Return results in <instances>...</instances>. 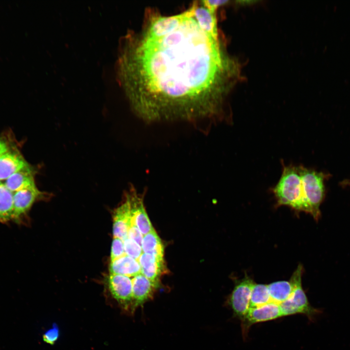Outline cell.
I'll use <instances>...</instances> for the list:
<instances>
[{
  "mask_svg": "<svg viewBox=\"0 0 350 350\" xmlns=\"http://www.w3.org/2000/svg\"><path fill=\"white\" fill-rule=\"evenodd\" d=\"M188 10L176 29L158 38L143 33L120 57V82L144 121H192L221 109L235 69Z\"/></svg>",
  "mask_w": 350,
  "mask_h": 350,
  "instance_id": "obj_1",
  "label": "cell"
},
{
  "mask_svg": "<svg viewBox=\"0 0 350 350\" xmlns=\"http://www.w3.org/2000/svg\"><path fill=\"white\" fill-rule=\"evenodd\" d=\"M36 168L25 158L12 133L0 135V197L14 202L37 187Z\"/></svg>",
  "mask_w": 350,
  "mask_h": 350,
  "instance_id": "obj_2",
  "label": "cell"
},
{
  "mask_svg": "<svg viewBox=\"0 0 350 350\" xmlns=\"http://www.w3.org/2000/svg\"><path fill=\"white\" fill-rule=\"evenodd\" d=\"M272 191L278 205L306 212L299 165H284L281 176Z\"/></svg>",
  "mask_w": 350,
  "mask_h": 350,
  "instance_id": "obj_3",
  "label": "cell"
},
{
  "mask_svg": "<svg viewBox=\"0 0 350 350\" xmlns=\"http://www.w3.org/2000/svg\"><path fill=\"white\" fill-rule=\"evenodd\" d=\"M302 267L299 264L290 280L292 285L291 294L286 300L280 304V307L282 316L300 314L306 315L312 321L322 311L310 305L302 287Z\"/></svg>",
  "mask_w": 350,
  "mask_h": 350,
  "instance_id": "obj_4",
  "label": "cell"
},
{
  "mask_svg": "<svg viewBox=\"0 0 350 350\" xmlns=\"http://www.w3.org/2000/svg\"><path fill=\"white\" fill-rule=\"evenodd\" d=\"M306 212L315 219L320 215L319 207L324 195V175L299 165Z\"/></svg>",
  "mask_w": 350,
  "mask_h": 350,
  "instance_id": "obj_5",
  "label": "cell"
},
{
  "mask_svg": "<svg viewBox=\"0 0 350 350\" xmlns=\"http://www.w3.org/2000/svg\"><path fill=\"white\" fill-rule=\"evenodd\" d=\"M255 283L246 276L235 283L228 299V304L234 316L242 319L250 307V300L252 288Z\"/></svg>",
  "mask_w": 350,
  "mask_h": 350,
  "instance_id": "obj_6",
  "label": "cell"
},
{
  "mask_svg": "<svg viewBox=\"0 0 350 350\" xmlns=\"http://www.w3.org/2000/svg\"><path fill=\"white\" fill-rule=\"evenodd\" d=\"M109 290L112 297L125 311L129 310L132 302V280L130 277L110 274L107 280Z\"/></svg>",
  "mask_w": 350,
  "mask_h": 350,
  "instance_id": "obj_7",
  "label": "cell"
},
{
  "mask_svg": "<svg viewBox=\"0 0 350 350\" xmlns=\"http://www.w3.org/2000/svg\"><path fill=\"white\" fill-rule=\"evenodd\" d=\"M282 316L280 305L273 301L259 307L249 308L245 316L241 320L243 335L247 334L253 325L276 319Z\"/></svg>",
  "mask_w": 350,
  "mask_h": 350,
  "instance_id": "obj_8",
  "label": "cell"
},
{
  "mask_svg": "<svg viewBox=\"0 0 350 350\" xmlns=\"http://www.w3.org/2000/svg\"><path fill=\"white\" fill-rule=\"evenodd\" d=\"M126 196L130 203L132 224L143 235L147 234L154 228L146 212L142 198L133 188Z\"/></svg>",
  "mask_w": 350,
  "mask_h": 350,
  "instance_id": "obj_9",
  "label": "cell"
},
{
  "mask_svg": "<svg viewBox=\"0 0 350 350\" xmlns=\"http://www.w3.org/2000/svg\"><path fill=\"white\" fill-rule=\"evenodd\" d=\"M188 14V10L175 16L158 17L151 21L148 27L143 33L154 38L163 36L176 29Z\"/></svg>",
  "mask_w": 350,
  "mask_h": 350,
  "instance_id": "obj_10",
  "label": "cell"
},
{
  "mask_svg": "<svg viewBox=\"0 0 350 350\" xmlns=\"http://www.w3.org/2000/svg\"><path fill=\"white\" fill-rule=\"evenodd\" d=\"M132 280V302L131 312L152 298L159 287L141 273L134 277Z\"/></svg>",
  "mask_w": 350,
  "mask_h": 350,
  "instance_id": "obj_11",
  "label": "cell"
},
{
  "mask_svg": "<svg viewBox=\"0 0 350 350\" xmlns=\"http://www.w3.org/2000/svg\"><path fill=\"white\" fill-rule=\"evenodd\" d=\"M132 224L130 203L126 196L125 201L113 212V238H120L124 241L127 238L128 231Z\"/></svg>",
  "mask_w": 350,
  "mask_h": 350,
  "instance_id": "obj_12",
  "label": "cell"
},
{
  "mask_svg": "<svg viewBox=\"0 0 350 350\" xmlns=\"http://www.w3.org/2000/svg\"><path fill=\"white\" fill-rule=\"evenodd\" d=\"M141 273L159 286L161 276L166 269L164 259L143 253L138 259Z\"/></svg>",
  "mask_w": 350,
  "mask_h": 350,
  "instance_id": "obj_13",
  "label": "cell"
},
{
  "mask_svg": "<svg viewBox=\"0 0 350 350\" xmlns=\"http://www.w3.org/2000/svg\"><path fill=\"white\" fill-rule=\"evenodd\" d=\"M193 17L199 27L216 41H219L217 20L215 13L204 6H198L196 1L192 4Z\"/></svg>",
  "mask_w": 350,
  "mask_h": 350,
  "instance_id": "obj_14",
  "label": "cell"
},
{
  "mask_svg": "<svg viewBox=\"0 0 350 350\" xmlns=\"http://www.w3.org/2000/svg\"><path fill=\"white\" fill-rule=\"evenodd\" d=\"M109 270L110 274L122 275L130 278L141 273V268L138 260L126 254L113 262H110Z\"/></svg>",
  "mask_w": 350,
  "mask_h": 350,
  "instance_id": "obj_15",
  "label": "cell"
},
{
  "mask_svg": "<svg viewBox=\"0 0 350 350\" xmlns=\"http://www.w3.org/2000/svg\"><path fill=\"white\" fill-rule=\"evenodd\" d=\"M141 248L143 253L164 259V245L154 229L143 235Z\"/></svg>",
  "mask_w": 350,
  "mask_h": 350,
  "instance_id": "obj_16",
  "label": "cell"
},
{
  "mask_svg": "<svg viewBox=\"0 0 350 350\" xmlns=\"http://www.w3.org/2000/svg\"><path fill=\"white\" fill-rule=\"evenodd\" d=\"M271 301L280 304L291 294L292 285L289 281L281 280L267 284Z\"/></svg>",
  "mask_w": 350,
  "mask_h": 350,
  "instance_id": "obj_17",
  "label": "cell"
},
{
  "mask_svg": "<svg viewBox=\"0 0 350 350\" xmlns=\"http://www.w3.org/2000/svg\"><path fill=\"white\" fill-rule=\"evenodd\" d=\"M270 301L267 284L255 283L251 291L249 308L262 306Z\"/></svg>",
  "mask_w": 350,
  "mask_h": 350,
  "instance_id": "obj_18",
  "label": "cell"
},
{
  "mask_svg": "<svg viewBox=\"0 0 350 350\" xmlns=\"http://www.w3.org/2000/svg\"><path fill=\"white\" fill-rule=\"evenodd\" d=\"M123 242L125 254L138 260L143 253L141 246L129 238H126Z\"/></svg>",
  "mask_w": 350,
  "mask_h": 350,
  "instance_id": "obj_19",
  "label": "cell"
},
{
  "mask_svg": "<svg viewBox=\"0 0 350 350\" xmlns=\"http://www.w3.org/2000/svg\"><path fill=\"white\" fill-rule=\"evenodd\" d=\"M123 242L118 238H113L112 242L110 262H113L124 255Z\"/></svg>",
  "mask_w": 350,
  "mask_h": 350,
  "instance_id": "obj_20",
  "label": "cell"
},
{
  "mask_svg": "<svg viewBox=\"0 0 350 350\" xmlns=\"http://www.w3.org/2000/svg\"><path fill=\"white\" fill-rule=\"evenodd\" d=\"M59 337L58 327L54 324L53 326L47 330L43 334V341L51 345H54Z\"/></svg>",
  "mask_w": 350,
  "mask_h": 350,
  "instance_id": "obj_21",
  "label": "cell"
},
{
  "mask_svg": "<svg viewBox=\"0 0 350 350\" xmlns=\"http://www.w3.org/2000/svg\"><path fill=\"white\" fill-rule=\"evenodd\" d=\"M143 236L139 228L132 224L128 231L127 238L134 241L141 246Z\"/></svg>",
  "mask_w": 350,
  "mask_h": 350,
  "instance_id": "obj_22",
  "label": "cell"
},
{
  "mask_svg": "<svg viewBox=\"0 0 350 350\" xmlns=\"http://www.w3.org/2000/svg\"><path fill=\"white\" fill-rule=\"evenodd\" d=\"M228 0H205L202 1L203 6L208 9L211 13H215L217 8L223 4L228 2Z\"/></svg>",
  "mask_w": 350,
  "mask_h": 350,
  "instance_id": "obj_23",
  "label": "cell"
}]
</instances>
